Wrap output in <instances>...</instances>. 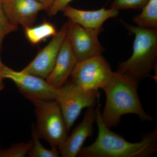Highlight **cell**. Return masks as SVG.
Returning a JSON list of instances; mask_svg holds the SVG:
<instances>
[{
	"label": "cell",
	"mask_w": 157,
	"mask_h": 157,
	"mask_svg": "<svg viewBox=\"0 0 157 157\" xmlns=\"http://www.w3.org/2000/svg\"><path fill=\"white\" fill-rule=\"evenodd\" d=\"M98 133L97 139L82 147L78 155L82 157H149L157 151V130L144 135L140 141L129 142L114 133L104 124L100 105L96 108Z\"/></svg>",
	"instance_id": "1"
},
{
	"label": "cell",
	"mask_w": 157,
	"mask_h": 157,
	"mask_svg": "<svg viewBox=\"0 0 157 157\" xmlns=\"http://www.w3.org/2000/svg\"><path fill=\"white\" fill-rule=\"evenodd\" d=\"M139 81L132 77L114 72L104 89L106 103L101 118L109 128L117 126L121 118L128 114H136L141 120L152 121L153 117L145 112L138 97Z\"/></svg>",
	"instance_id": "2"
},
{
	"label": "cell",
	"mask_w": 157,
	"mask_h": 157,
	"mask_svg": "<svg viewBox=\"0 0 157 157\" xmlns=\"http://www.w3.org/2000/svg\"><path fill=\"white\" fill-rule=\"evenodd\" d=\"M121 22L135 39L132 55L119 63L116 71L140 81L149 76L156 65L157 29L143 28Z\"/></svg>",
	"instance_id": "3"
},
{
	"label": "cell",
	"mask_w": 157,
	"mask_h": 157,
	"mask_svg": "<svg viewBox=\"0 0 157 157\" xmlns=\"http://www.w3.org/2000/svg\"><path fill=\"white\" fill-rule=\"evenodd\" d=\"M31 101L35 106L36 118L35 128L38 137L45 140L52 147L58 149L69 132L58 103L56 100Z\"/></svg>",
	"instance_id": "4"
},
{
	"label": "cell",
	"mask_w": 157,
	"mask_h": 157,
	"mask_svg": "<svg viewBox=\"0 0 157 157\" xmlns=\"http://www.w3.org/2000/svg\"><path fill=\"white\" fill-rule=\"evenodd\" d=\"M100 94L98 90L85 89L71 81L57 89L55 100L59 105L69 131L83 108L96 106Z\"/></svg>",
	"instance_id": "5"
},
{
	"label": "cell",
	"mask_w": 157,
	"mask_h": 157,
	"mask_svg": "<svg viewBox=\"0 0 157 157\" xmlns=\"http://www.w3.org/2000/svg\"><path fill=\"white\" fill-rule=\"evenodd\" d=\"M114 72L101 55L78 62L71 75V82L88 90H104Z\"/></svg>",
	"instance_id": "6"
},
{
	"label": "cell",
	"mask_w": 157,
	"mask_h": 157,
	"mask_svg": "<svg viewBox=\"0 0 157 157\" xmlns=\"http://www.w3.org/2000/svg\"><path fill=\"white\" fill-rule=\"evenodd\" d=\"M4 78L11 79L18 90L29 101L55 100L57 89L44 78L21 71H16L4 65Z\"/></svg>",
	"instance_id": "7"
},
{
	"label": "cell",
	"mask_w": 157,
	"mask_h": 157,
	"mask_svg": "<svg viewBox=\"0 0 157 157\" xmlns=\"http://www.w3.org/2000/svg\"><path fill=\"white\" fill-rule=\"evenodd\" d=\"M102 31V27L86 28L69 20L67 34L77 62L102 55L104 48L98 36Z\"/></svg>",
	"instance_id": "8"
},
{
	"label": "cell",
	"mask_w": 157,
	"mask_h": 157,
	"mask_svg": "<svg viewBox=\"0 0 157 157\" xmlns=\"http://www.w3.org/2000/svg\"><path fill=\"white\" fill-rule=\"evenodd\" d=\"M67 22L52 37L48 45L40 51L34 59L21 71L44 79L47 78L54 67L59 51L67 36Z\"/></svg>",
	"instance_id": "9"
},
{
	"label": "cell",
	"mask_w": 157,
	"mask_h": 157,
	"mask_svg": "<svg viewBox=\"0 0 157 157\" xmlns=\"http://www.w3.org/2000/svg\"><path fill=\"white\" fill-rule=\"evenodd\" d=\"M7 17L13 25L24 28L33 26L40 11L46 6L36 0H6L2 2Z\"/></svg>",
	"instance_id": "10"
},
{
	"label": "cell",
	"mask_w": 157,
	"mask_h": 157,
	"mask_svg": "<svg viewBox=\"0 0 157 157\" xmlns=\"http://www.w3.org/2000/svg\"><path fill=\"white\" fill-rule=\"evenodd\" d=\"M96 117V108H87L81 122L59 147V153L62 157H75L78 155L84 141L88 137L92 136Z\"/></svg>",
	"instance_id": "11"
},
{
	"label": "cell",
	"mask_w": 157,
	"mask_h": 157,
	"mask_svg": "<svg viewBox=\"0 0 157 157\" xmlns=\"http://www.w3.org/2000/svg\"><path fill=\"white\" fill-rule=\"evenodd\" d=\"M77 63L67 34L59 51L54 67L46 78V81L55 88L61 87L71 76Z\"/></svg>",
	"instance_id": "12"
},
{
	"label": "cell",
	"mask_w": 157,
	"mask_h": 157,
	"mask_svg": "<svg viewBox=\"0 0 157 157\" xmlns=\"http://www.w3.org/2000/svg\"><path fill=\"white\" fill-rule=\"evenodd\" d=\"M69 20L86 28L102 27L107 20L118 16L119 11L110 8H103L99 10L86 11L76 9L68 5L62 10Z\"/></svg>",
	"instance_id": "13"
},
{
	"label": "cell",
	"mask_w": 157,
	"mask_h": 157,
	"mask_svg": "<svg viewBox=\"0 0 157 157\" xmlns=\"http://www.w3.org/2000/svg\"><path fill=\"white\" fill-rule=\"evenodd\" d=\"M140 14L133 18V21L140 27L157 29V0H149Z\"/></svg>",
	"instance_id": "14"
},
{
	"label": "cell",
	"mask_w": 157,
	"mask_h": 157,
	"mask_svg": "<svg viewBox=\"0 0 157 157\" xmlns=\"http://www.w3.org/2000/svg\"><path fill=\"white\" fill-rule=\"evenodd\" d=\"M55 27L50 22L45 21L36 26L25 28L26 39L33 45H36L56 34Z\"/></svg>",
	"instance_id": "15"
},
{
	"label": "cell",
	"mask_w": 157,
	"mask_h": 157,
	"mask_svg": "<svg viewBox=\"0 0 157 157\" xmlns=\"http://www.w3.org/2000/svg\"><path fill=\"white\" fill-rule=\"evenodd\" d=\"M33 145L29 150L27 155L29 157H58L59 155L58 149L52 147L51 149L45 148L39 140L34 125L32 127Z\"/></svg>",
	"instance_id": "16"
},
{
	"label": "cell",
	"mask_w": 157,
	"mask_h": 157,
	"mask_svg": "<svg viewBox=\"0 0 157 157\" xmlns=\"http://www.w3.org/2000/svg\"><path fill=\"white\" fill-rule=\"evenodd\" d=\"M33 145V140L27 142H21L11 145L6 149L0 150V157H23L27 155L28 153Z\"/></svg>",
	"instance_id": "17"
},
{
	"label": "cell",
	"mask_w": 157,
	"mask_h": 157,
	"mask_svg": "<svg viewBox=\"0 0 157 157\" xmlns=\"http://www.w3.org/2000/svg\"><path fill=\"white\" fill-rule=\"evenodd\" d=\"M17 27L12 25L6 15L3 3L0 0V44L10 33L17 30Z\"/></svg>",
	"instance_id": "18"
},
{
	"label": "cell",
	"mask_w": 157,
	"mask_h": 157,
	"mask_svg": "<svg viewBox=\"0 0 157 157\" xmlns=\"http://www.w3.org/2000/svg\"><path fill=\"white\" fill-rule=\"evenodd\" d=\"M149 0H114L111 8L118 11L125 9H142Z\"/></svg>",
	"instance_id": "19"
},
{
	"label": "cell",
	"mask_w": 157,
	"mask_h": 157,
	"mask_svg": "<svg viewBox=\"0 0 157 157\" xmlns=\"http://www.w3.org/2000/svg\"><path fill=\"white\" fill-rule=\"evenodd\" d=\"M73 0H55L52 6L47 10L49 16H54L59 11H62L65 7Z\"/></svg>",
	"instance_id": "20"
},
{
	"label": "cell",
	"mask_w": 157,
	"mask_h": 157,
	"mask_svg": "<svg viewBox=\"0 0 157 157\" xmlns=\"http://www.w3.org/2000/svg\"><path fill=\"white\" fill-rule=\"evenodd\" d=\"M2 44H0V91L2 90L5 87V85L3 82L4 77L3 75V69L4 64L2 63L1 58V48Z\"/></svg>",
	"instance_id": "21"
},
{
	"label": "cell",
	"mask_w": 157,
	"mask_h": 157,
	"mask_svg": "<svg viewBox=\"0 0 157 157\" xmlns=\"http://www.w3.org/2000/svg\"><path fill=\"white\" fill-rule=\"evenodd\" d=\"M36 1L42 3L43 5L46 6L47 10L48 8H50L51 6H52L55 0H36Z\"/></svg>",
	"instance_id": "22"
},
{
	"label": "cell",
	"mask_w": 157,
	"mask_h": 157,
	"mask_svg": "<svg viewBox=\"0 0 157 157\" xmlns=\"http://www.w3.org/2000/svg\"><path fill=\"white\" fill-rule=\"evenodd\" d=\"M2 2H4V1H6V0H1Z\"/></svg>",
	"instance_id": "23"
}]
</instances>
